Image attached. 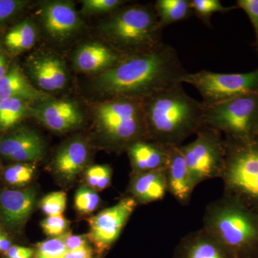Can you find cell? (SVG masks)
I'll return each instance as SVG.
<instances>
[{
  "label": "cell",
  "mask_w": 258,
  "mask_h": 258,
  "mask_svg": "<svg viewBox=\"0 0 258 258\" xmlns=\"http://www.w3.org/2000/svg\"><path fill=\"white\" fill-rule=\"evenodd\" d=\"M188 73L175 49L163 43L152 50L125 56L113 68L98 74L93 88L106 98L144 100L159 91L182 84Z\"/></svg>",
  "instance_id": "6da1fadb"
},
{
  "label": "cell",
  "mask_w": 258,
  "mask_h": 258,
  "mask_svg": "<svg viewBox=\"0 0 258 258\" xmlns=\"http://www.w3.org/2000/svg\"><path fill=\"white\" fill-rule=\"evenodd\" d=\"M147 139L181 146L205 123V106L176 84L142 100Z\"/></svg>",
  "instance_id": "7a4b0ae2"
},
{
  "label": "cell",
  "mask_w": 258,
  "mask_h": 258,
  "mask_svg": "<svg viewBox=\"0 0 258 258\" xmlns=\"http://www.w3.org/2000/svg\"><path fill=\"white\" fill-rule=\"evenodd\" d=\"M203 228L235 258H258V208L230 194L209 204Z\"/></svg>",
  "instance_id": "3957f363"
},
{
  "label": "cell",
  "mask_w": 258,
  "mask_h": 258,
  "mask_svg": "<svg viewBox=\"0 0 258 258\" xmlns=\"http://www.w3.org/2000/svg\"><path fill=\"white\" fill-rule=\"evenodd\" d=\"M163 30L154 3L125 5L108 15L99 25L106 43L124 56L160 46L164 43Z\"/></svg>",
  "instance_id": "277c9868"
},
{
  "label": "cell",
  "mask_w": 258,
  "mask_h": 258,
  "mask_svg": "<svg viewBox=\"0 0 258 258\" xmlns=\"http://www.w3.org/2000/svg\"><path fill=\"white\" fill-rule=\"evenodd\" d=\"M94 118L98 133L112 149L126 150L133 142L147 139L142 100L106 98L95 107Z\"/></svg>",
  "instance_id": "5b68a950"
},
{
  "label": "cell",
  "mask_w": 258,
  "mask_h": 258,
  "mask_svg": "<svg viewBox=\"0 0 258 258\" xmlns=\"http://www.w3.org/2000/svg\"><path fill=\"white\" fill-rule=\"evenodd\" d=\"M225 167L221 176L224 193L258 208V138L249 141L225 139Z\"/></svg>",
  "instance_id": "8992f818"
},
{
  "label": "cell",
  "mask_w": 258,
  "mask_h": 258,
  "mask_svg": "<svg viewBox=\"0 0 258 258\" xmlns=\"http://www.w3.org/2000/svg\"><path fill=\"white\" fill-rule=\"evenodd\" d=\"M205 123L225 139L249 141L258 138V93L236 97L205 106Z\"/></svg>",
  "instance_id": "52a82bcc"
},
{
  "label": "cell",
  "mask_w": 258,
  "mask_h": 258,
  "mask_svg": "<svg viewBox=\"0 0 258 258\" xmlns=\"http://www.w3.org/2000/svg\"><path fill=\"white\" fill-rule=\"evenodd\" d=\"M191 143L179 146L195 186L221 178L226 157V144L221 132L204 125Z\"/></svg>",
  "instance_id": "ba28073f"
},
{
  "label": "cell",
  "mask_w": 258,
  "mask_h": 258,
  "mask_svg": "<svg viewBox=\"0 0 258 258\" xmlns=\"http://www.w3.org/2000/svg\"><path fill=\"white\" fill-rule=\"evenodd\" d=\"M191 85L201 95L204 106H214L244 95L258 93V69L245 74H221L203 70L188 73L182 83Z\"/></svg>",
  "instance_id": "9c48e42d"
},
{
  "label": "cell",
  "mask_w": 258,
  "mask_h": 258,
  "mask_svg": "<svg viewBox=\"0 0 258 258\" xmlns=\"http://www.w3.org/2000/svg\"><path fill=\"white\" fill-rule=\"evenodd\" d=\"M137 205L133 198L125 197L113 206L90 217L88 220L90 227L88 240L101 252L109 249L118 240Z\"/></svg>",
  "instance_id": "30bf717a"
},
{
  "label": "cell",
  "mask_w": 258,
  "mask_h": 258,
  "mask_svg": "<svg viewBox=\"0 0 258 258\" xmlns=\"http://www.w3.org/2000/svg\"><path fill=\"white\" fill-rule=\"evenodd\" d=\"M40 15L47 35L59 41L72 37L83 27L79 13L71 2H44L40 7Z\"/></svg>",
  "instance_id": "8fae6325"
},
{
  "label": "cell",
  "mask_w": 258,
  "mask_h": 258,
  "mask_svg": "<svg viewBox=\"0 0 258 258\" xmlns=\"http://www.w3.org/2000/svg\"><path fill=\"white\" fill-rule=\"evenodd\" d=\"M32 112L42 124L57 133H66L78 128L84 118L79 105L69 99L48 98L39 102Z\"/></svg>",
  "instance_id": "7c38bea8"
},
{
  "label": "cell",
  "mask_w": 258,
  "mask_h": 258,
  "mask_svg": "<svg viewBox=\"0 0 258 258\" xmlns=\"http://www.w3.org/2000/svg\"><path fill=\"white\" fill-rule=\"evenodd\" d=\"M29 74L37 87L43 92H56L64 89L68 74L64 61L51 53H39L28 61Z\"/></svg>",
  "instance_id": "4fadbf2b"
},
{
  "label": "cell",
  "mask_w": 258,
  "mask_h": 258,
  "mask_svg": "<svg viewBox=\"0 0 258 258\" xmlns=\"http://www.w3.org/2000/svg\"><path fill=\"white\" fill-rule=\"evenodd\" d=\"M45 149L43 139L30 129H20L0 139V155L18 163L40 160Z\"/></svg>",
  "instance_id": "5bb4252c"
},
{
  "label": "cell",
  "mask_w": 258,
  "mask_h": 258,
  "mask_svg": "<svg viewBox=\"0 0 258 258\" xmlns=\"http://www.w3.org/2000/svg\"><path fill=\"white\" fill-rule=\"evenodd\" d=\"M124 57L106 42H86L75 52L74 64L79 72L98 75L111 69Z\"/></svg>",
  "instance_id": "9a60e30c"
},
{
  "label": "cell",
  "mask_w": 258,
  "mask_h": 258,
  "mask_svg": "<svg viewBox=\"0 0 258 258\" xmlns=\"http://www.w3.org/2000/svg\"><path fill=\"white\" fill-rule=\"evenodd\" d=\"M167 154L165 173L168 193H170L180 205L187 206L196 186L179 146H167Z\"/></svg>",
  "instance_id": "2e32d148"
},
{
  "label": "cell",
  "mask_w": 258,
  "mask_h": 258,
  "mask_svg": "<svg viewBox=\"0 0 258 258\" xmlns=\"http://www.w3.org/2000/svg\"><path fill=\"white\" fill-rule=\"evenodd\" d=\"M172 258H235L208 231L202 227L184 236Z\"/></svg>",
  "instance_id": "e0dca14e"
},
{
  "label": "cell",
  "mask_w": 258,
  "mask_h": 258,
  "mask_svg": "<svg viewBox=\"0 0 258 258\" xmlns=\"http://www.w3.org/2000/svg\"><path fill=\"white\" fill-rule=\"evenodd\" d=\"M37 200L35 189H5L0 192V215L10 227L23 225L31 215Z\"/></svg>",
  "instance_id": "ac0fdd59"
},
{
  "label": "cell",
  "mask_w": 258,
  "mask_h": 258,
  "mask_svg": "<svg viewBox=\"0 0 258 258\" xmlns=\"http://www.w3.org/2000/svg\"><path fill=\"white\" fill-rule=\"evenodd\" d=\"M133 174L165 169L167 162V146L141 139L126 149Z\"/></svg>",
  "instance_id": "d6986e66"
},
{
  "label": "cell",
  "mask_w": 258,
  "mask_h": 258,
  "mask_svg": "<svg viewBox=\"0 0 258 258\" xmlns=\"http://www.w3.org/2000/svg\"><path fill=\"white\" fill-rule=\"evenodd\" d=\"M50 98L48 93L35 88L17 64L8 69L0 80V101L16 98L27 102H41Z\"/></svg>",
  "instance_id": "ffe728a7"
},
{
  "label": "cell",
  "mask_w": 258,
  "mask_h": 258,
  "mask_svg": "<svg viewBox=\"0 0 258 258\" xmlns=\"http://www.w3.org/2000/svg\"><path fill=\"white\" fill-rule=\"evenodd\" d=\"M128 190L138 204L161 201L168 192L165 169L133 174Z\"/></svg>",
  "instance_id": "44dd1931"
},
{
  "label": "cell",
  "mask_w": 258,
  "mask_h": 258,
  "mask_svg": "<svg viewBox=\"0 0 258 258\" xmlns=\"http://www.w3.org/2000/svg\"><path fill=\"white\" fill-rule=\"evenodd\" d=\"M88 153V144L83 139L70 141L56 154L53 162L56 172L64 179H74L86 165Z\"/></svg>",
  "instance_id": "7402d4cb"
},
{
  "label": "cell",
  "mask_w": 258,
  "mask_h": 258,
  "mask_svg": "<svg viewBox=\"0 0 258 258\" xmlns=\"http://www.w3.org/2000/svg\"><path fill=\"white\" fill-rule=\"evenodd\" d=\"M154 7L163 29L188 20L194 15L190 0H157Z\"/></svg>",
  "instance_id": "603a6c76"
},
{
  "label": "cell",
  "mask_w": 258,
  "mask_h": 258,
  "mask_svg": "<svg viewBox=\"0 0 258 258\" xmlns=\"http://www.w3.org/2000/svg\"><path fill=\"white\" fill-rule=\"evenodd\" d=\"M37 31L35 24L26 20L19 23L8 32L5 44L10 50L21 52L34 46L36 42Z\"/></svg>",
  "instance_id": "cb8c5ba5"
},
{
  "label": "cell",
  "mask_w": 258,
  "mask_h": 258,
  "mask_svg": "<svg viewBox=\"0 0 258 258\" xmlns=\"http://www.w3.org/2000/svg\"><path fill=\"white\" fill-rule=\"evenodd\" d=\"M30 111L27 101L16 98L0 101V126L4 128L13 127Z\"/></svg>",
  "instance_id": "d4e9b609"
},
{
  "label": "cell",
  "mask_w": 258,
  "mask_h": 258,
  "mask_svg": "<svg viewBox=\"0 0 258 258\" xmlns=\"http://www.w3.org/2000/svg\"><path fill=\"white\" fill-rule=\"evenodd\" d=\"M190 5L193 15L210 28L212 15L215 13L225 14L237 8V6H224L220 0H190Z\"/></svg>",
  "instance_id": "484cf974"
},
{
  "label": "cell",
  "mask_w": 258,
  "mask_h": 258,
  "mask_svg": "<svg viewBox=\"0 0 258 258\" xmlns=\"http://www.w3.org/2000/svg\"><path fill=\"white\" fill-rule=\"evenodd\" d=\"M66 233L37 244L35 258H62L68 252L64 244Z\"/></svg>",
  "instance_id": "4316f807"
},
{
  "label": "cell",
  "mask_w": 258,
  "mask_h": 258,
  "mask_svg": "<svg viewBox=\"0 0 258 258\" xmlns=\"http://www.w3.org/2000/svg\"><path fill=\"white\" fill-rule=\"evenodd\" d=\"M35 166L27 163H18L5 169L4 178L7 182L14 186L28 184L32 179Z\"/></svg>",
  "instance_id": "83f0119b"
},
{
  "label": "cell",
  "mask_w": 258,
  "mask_h": 258,
  "mask_svg": "<svg viewBox=\"0 0 258 258\" xmlns=\"http://www.w3.org/2000/svg\"><path fill=\"white\" fill-rule=\"evenodd\" d=\"M127 3L123 0H83L81 13L84 15H109Z\"/></svg>",
  "instance_id": "f1b7e54d"
},
{
  "label": "cell",
  "mask_w": 258,
  "mask_h": 258,
  "mask_svg": "<svg viewBox=\"0 0 258 258\" xmlns=\"http://www.w3.org/2000/svg\"><path fill=\"white\" fill-rule=\"evenodd\" d=\"M85 175L91 189L103 190L111 183L112 169L108 165L91 166L86 169Z\"/></svg>",
  "instance_id": "f546056e"
},
{
  "label": "cell",
  "mask_w": 258,
  "mask_h": 258,
  "mask_svg": "<svg viewBox=\"0 0 258 258\" xmlns=\"http://www.w3.org/2000/svg\"><path fill=\"white\" fill-rule=\"evenodd\" d=\"M100 203V198L96 191L91 188L83 186L75 195V208L82 214H90L96 210Z\"/></svg>",
  "instance_id": "4dcf8cb0"
},
{
  "label": "cell",
  "mask_w": 258,
  "mask_h": 258,
  "mask_svg": "<svg viewBox=\"0 0 258 258\" xmlns=\"http://www.w3.org/2000/svg\"><path fill=\"white\" fill-rule=\"evenodd\" d=\"M67 203V196L62 191H53L42 199L40 209L47 217L57 216L63 214Z\"/></svg>",
  "instance_id": "1f68e13d"
},
{
  "label": "cell",
  "mask_w": 258,
  "mask_h": 258,
  "mask_svg": "<svg viewBox=\"0 0 258 258\" xmlns=\"http://www.w3.org/2000/svg\"><path fill=\"white\" fill-rule=\"evenodd\" d=\"M41 227L45 235L56 237L64 235L69 229V222L63 215L47 217L41 222Z\"/></svg>",
  "instance_id": "d6a6232c"
},
{
  "label": "cell",
  "mask_w": 258,
  "mask_h": 258,
  "mask_svg": "<svg viewBox=\"0 0 258 258\" xmlns=\"http://www.w3.org/2000/svg\"><path fill=\"white\" fill-rule=\"evenodd\" d=\"M237 8L243 10L248 17L255 35V46L258 53V0H237Z\"/></svg>",
  "instance_id": "836d02e7"
},
{
  "label": "cell",
  "mask_w": 258,
  "mask_h": 258,
  "mask_svg": "<svg viewBox=\"0 0 258 258\" xmlns=\"http://www.w3.org/2000/svg\"><path fill=\"white\" fill-rule=\"evenodd\" d=\"M27 4L28 2L22 0H0V23L18 14Z\"/></svg>",
  "instance_id": "e575fe53"
},
{
  "label": "cell",
  "mask_w": 258,
  "mask_h": 258,
  "mask_svg": "<svg viewBox=\"0 0 258 258\" xmlns=\"http://www.w3.org/2000/svg\"><path fill=\"white\" fill-rule=\"evenodd\" d=\"M87 235H73L71 232H67L64 244L68 251L76 250L88 246Z\"/></svg>",
  "instance_id": "d590c367"
},
{
  "label": "cell",
  "mask_w": 258,
  "mask_h": 258,
  "mask_svg": "<svg viewBox=\"0 0 258 258\" xmlns=\"http://www.w3.org/2000/svg\"><path fill=\"white\" fill-rule=\"evenodd\" d=\"M62 258H93V249L90 246L76 250L68 251Z\"/></svg>",
  "instance_id": "8d00e7d4"
},
{
  "label": "cell",
  "mask_w": 258,
  "mask_h": 258,
  "mask_svg": "<svg viewBox=\"0 0 258 258\" xmlns=\"http://www.w3.org/2000/svg\"><path fill=\"white\" fill-rule=\"evenodd\" d=\"M34 252L33 249L29 248V247H21V246H12L8 252H5L7 257L13 258L18 257V256L22 255V254L30 253Z\"/></svg>",
  "instance_id": "74e56055"
},
{
  "label": "cell",
  "mask_w": 258,
  "mask_h": 258,
  "mask_svg": "<svg viewBox=\"0 0 258 258\" xmlns=\"http://www.w3.org/2000/svg\"><path fill=\"white\" fill-rule=\"evenodd\" d=\"M12 247L9 239L0 232V252H7Z\"/></svg>",
  "instance_id": "f35d334b"
},
{
  "label": "cell",
  "mask_w": 258,
  "mask_h": 258,
  "mask_svg": "<svg viewBox=\"0 0 258 258\" xmlns=\"http://www.w3.org/2000/svg\"><path fill=\"white\" fill-rule=\"evenodd\" d=\"M8 71V62H7L6 57L0 53V80L4 77Z\"/></svg>",
  "instance_id": "ab89813d"
},
{
  "label": "cell",
  "mask_w": 258,
  "mask_h": 258,
  "mask_svg": "<svg viewBox=\"0 0 258 258\" xmlns=\"http://www.w3.org/2000/svg\"><path fill=\"white\" fill-rule=\"evenodd\" d=\"M34 252H30V253L22 254V255L18 256V257L13 258H32L33 256Z\"/></svg>",
  "instance_id": "60d3db41"
},
{
  "label": "cell",
  "mask_w": 258,
  "mask_h": 258,
  "mask_svg": "<svg viewBox=\"0 0 258 258\" xmlns=\"http://www.w3.org/2000/svg\"><path fill=\"white\" fill-rule=\"evenodd\" d=\"M0 230H1V227H0Z\"/></svg>",
  "instance_id": "b9f144b4"
}]
</instances>
